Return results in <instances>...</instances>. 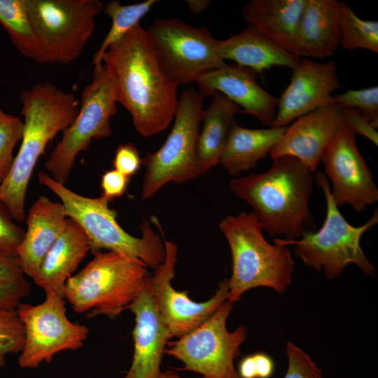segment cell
I'll return each mask as SVG.
<instances>
[{"instance_id":"1","label":"cell","mask_w":378,"mask_h":378,"mask_svg":"<svg viewBox=\"0 0 378 378\" xmlns=\"http://www.w3.org/2000/svg\"><path fill=\"white\" fill-rule=\"evenodd\" d=\"M115 99L144 137L166 130L174 118L178 85L163 69L152 41L139 24L111 45L101 58Z\"/></svg>"},{"instance_id":"2","label":"cell","mask_w":378,"mask_h":378,"mask_svg":"<svg viewBox=\"0 0 378 378\" xmlns=\"http://www.w3.org/2000/svg\"><path fill=\"white\" fill-rule=\"evenodd\" d=\"M272 160L265 172L233 178L229 187L253 208L262 229L270 236L295 240L316 227L309 209L314 173L292 156Z\"/></svg>"},{"instance_id":"3","label":"cell","mask_w":378,"mask_h":378,"mask_svg":"<svg viewBox=\"0 0 378 378\" xmlns=\"http://www.w3.org/2000/svg\"><path fill=\"white\" fill-rule=\"evenodd\" d=\"M24 118L20 149L0 185V201L18 221L24 220L27 189L34 169L48 143L76 118L79 100L48 81L36 83L20 94Z\"/></svg>"},{"instance_id":"4","label":"cell","mask_w":378,"mask_h":378,"mask_svg":"<svg viewBox=\"0 0 378 378\" xmlns=\"http://www.w3.org/2000/svg\"><path fill=\"white\" fill-rule=\"evenodd\" d=\"M218 227L232 255V275L227 279L228 298L232 303L257 287L285 292L291 284L294 260L287 246L269 243L253 212L241 211L225 216Z\"/></svg>"},{"instance_id":"5","label":"cell","mask_w":378,"mask_h":378,"mask_svg":"<svg viewBox=\"0 0 378 378\" xmlns=\"http://www.w3.org/2000/svg\"><path fill=\"white\" fill-rule=\"evenodd\" d=\"M93 259L65 284L64 298L75 312L89 317L118 316L136 299L150 274L140 260L107 251Z\"/></svg>"},{"instance_id":"6","label":"cell","mask_w":378,"mask_h":378,"mask_svg":"<svg viewBox=\"0 0 378 378\" xmlns=\"http://www.w3.org/2000/svg\"><path fill=\"white\" fill-rule=\"evenodd\" d=\"M38 178L59 197L66 216L84 230L93 253L102 249L115 251L139 259L154 270L163 262L165 258L163 239L155 233L148 221L141 223L142 235L135 237L118 224L115 211L109 208V201L102 196L92 198L78 195L44 172H38Z\"/></svg>"},{"instance_id":"7","label":"cell","mask_w":378,"mask_h":378,"mask_svg":"<svg viewBox=\"0 0 378 378\" xmlns=\"http://www.w3.org/2000/svg\"><path fill=\"white\" fill-rule=\"evenodd\" d=\"M314 178L326 198L327 211L323 225L317 232L306 233L300 239L275 238L273 243L283 246H295V254L306 265L317 271L323 270L330 279L340 276L349 264H354L365 274L374 276L377 270L365 255L360 239L368 230L377 224V209L365 224L353 226L345 220L335 204L325 174L317 172Z\"/></svg>"},{"instance_id":"8","label":"cell","mask_w":378,"mask_h":378,"mask_svg":"<svg viewBox=\"0 0 378 378\" xmlns=\"http://www.w3.org/2000/svg\"><path fill=\"white\" fill-rule=\"evenodd\" d=\"M40 46L39 64H67L83 52L103 11L99 0H24Z\"/></svg>"},{"instance_id":"9","label":"cell","mask_w":378,"mask_h":378,"mask_svg":"<svg viewBox=\"0 0 378 378\" xmlns=\"http://www.w3.org/2000/svg\"><path fill=\"white\" fill-rule=\"evenodd\" d=\"M204 96L194 88L178 97L174 122L163 145L141 160L146 167L141 198L152 197L170 182L182 183L197 178L200 170L197 142L202 120Z\"/></svg>"},{"instance_id":"10","label":"cell","mask_w":378,"mask_h":378,"mask_svg":"<svg viewBox=\"0 0 378 378\" xmlns=\"http://www.w3.org/2000/svg\"><path fill=\"white\" fill-rule=\"evenodd\" d=\"M78 112L62 131V136L44 166L50 176L64 185L79 153L88 149L92 139L109 137L110 120L117 113L112 78L104 65L93 71L92 80L83 89Z\"/></svg>"},{"instance_id":"11","label":"cell","mask_w":378,"mask_h":378,"mask_svg":"<svg viewBox=\"0 0 378 378\" xmlns=\"http://www.w3.org/2000/svg\"><path fill=\"white\" fill-rule=\"evenodd\" d=\"M233 303L227 300L203 323L178 338L167 342L164 353L184 364V369L204 378H240L234 360L246 340L247 329L239 326L230 332L226 322Z\"/></svg>"},{"instance_id":"12","label":"cell","mask_w":378,"mask_h":378,"mask_svg":"<svg viewBox=\"0 0 378 378\" xmlns=\"http://www.w3.org/2000/svg\"><path fill=\"white\" fill-rule=\"evenodd\" d=\"M44 292L43 302H22L16 309L25 334L18 360L22 369L36 368L43 362L50 363L59 352L80 349L89 333L86 326L68 318L64 298L50 290Z\"/></svg>"},{"instance_id":"13","label":"cell","mask_w":378,"mask_h":378,"mask_svg":"<svg viewBox=\"0 0 378 378\" xmlns=\"http://www.w3.org/2000/svg\"><path fill=\"white\" fill-rule=\"evenodd\" d=\"M146 31L163 69L178 86L195 83L226 64L216 51L217 39L204 27L178 19H155Z\"/></svg>"},{"instance_id":"14","label":"cell","mask_w":378,"mask_h":378,"mask_svg":"<svg viewBox=\"0 0 378 378\" xmlns=\"http://www.w3.org/2000/svg\"><path fill=\"white\" fill-rule=\"evenodd\" d=\"M162 237L165 258L150 276V288L159 314L167 328L169 337H181L207 320L228 298L227 279L218 284L215 294L208 300L197 302L188 295V291L174 288L172 281L177 260L176 244L167 240L156 216L151 217Z\"/></svg>"},{"instance_id":"15","label":"cell","mask_w":378,"mask_h":378,"mask_svg":"<svg viewBox=\"0 0 378 378\" xmlns=\"http://www.w3.org/2000/svg\"><path fill=\"white\" fill-rule=\"evenodd\" d=\"M356 133L344 123L326 150L321 162L332 186L338 207L346 203L356 212L378 201V189L356 142Z\"/></svg>"},{"instance_id":"16","label":"cell","mask_w":378,"mask_h":378,"mask_svg":"<svg viewBox=\"0 0 378 378\" xmlns=\"http://www.w3.org/2000/svg\"><path fill=\"white\" fill-rule=\"evenodd\" d=\"M340 85L334 62L301 59L279 98L274 127H286L297 118L335 103Z\"/></svg>"},{"instance_id":"17","label":"cell","mask_w":378,"mask_h":378,"mask_svg":"<svg viewBox=\"0 0 378 378\" xmlns=\"http://www.w3.org/2000/svg\"><path fill=\"white\" fill-rule=\"evenodd\" d=\"M343 124L341 108L336 104L317 108L287 126L270 155L272 160L281 156L296 158L314 173Z\"/></svg>"},{"instance_id":"18","label":"cell","mask_w":378,"mask_h":378,"mask_svg":"<svg viewBox=\"0 0 378 378\" xmlns=\"http://www.w3.org/2000/svg\"><path fill=\"white\" fill-rule=\"evenodd\" d=\"M258 74L237 64H225L202 75L195 83L204 97L220 93L241 106L240 112L255 117L270 127L275 119L279 98L257 83Z\"/></svg>"},{"instance_id":"19","label":"cell","mask_w":378,"mask_h":378,"mask_svg":"<svg viewBox=\"0 0 378 378\" xmlns=\"http://www.w3.org/2000/svg\"><path fill=\"white\" fill-rule=\"evenodd\" d=\"M149 281L150 278L127 308L135 316L134 354L124 378H158L162 372V356L170 339L154 302Z\"/></svg>"},{"instance_id":"20","label":"cell","mask_w":378,"mask_h":378,"mask_svg":"<svg viewBox=\"0 0 378 378\" xmlns=\"http://www.w3.org/2000/svg\"><path fill=\"white\" fill-rule=\"evenodd\" d=\"M68 220L62 204L45 195L32 204L26 219L27 230L16 253L26 276L33 278L36 274L45 255L66 229Z\"/></svg>"},{"instance_id":"21","label":"cell","mask_w":378,"mask_h":378,"mask_svg":"<svg viewBox=\"0 0 378 378\" xmlns=\"http://www.w3.org/2000/svg\"><path fill=\"white\" fill-rule=\"evenodd\" d=\"M340 36V6L336 0H304L297 29L295 49L300 58L330 57Z\"/></svg>"},{"instance_id":"22","label":"cell","mask_w":378,"mask_h":378,"mask_svg":"<svg viewBox=\"0 0 378 378\" xmlns=\"http://www.w3.org/2000/svg\"><path fill=\"white\" fill-rule=\"evenodd\" d=\"M90 251L88 238L82 227L69 218L66 229L45 255L32 278L43 289L64 298L65 284Z\"/></svg>"},{"instance_id":"23","label":"cell","mask_w":378,"mask_h":378,"mask_svg":"<svg viewBox=\"0 0 378 378\" xmlns=\"http://www.w3.org/2000/svg\"><path fill=\"white\" fill-rule=\"evenodd\" d=\"M216 51L224 61L232 60L260 74L274 66L293 70L301 59L248 26L227 39L217 40Z\"/></svg>"},{"instance_id":"24","label":"cell","mask_w":378,"mask_h":378,"mask_svg":"<svg viewBox=\"0 0 378 378\" xmlns=\"http://www.w3.org/2000/svg\"><path fill=\"white\" fill-rule=\"evenodd\" d=\"M304 4V0H252L241 14L248 27L297 56L296 34Z\"/></svg>"},{"instance_id":"25","label":"cell","mask_w":378,"mask_h":378,"mask_svg":"<svg viewBox=\"0 0 378 378\" xmlns=\"http://www.w3.org/2000/svg\"><path fill=\"white\" fill-rule=\"evenodd\" d=\"M286 128L248 129L239 125L234 120L219 164L229 175L239 177L242 172L255 168L259 160L270 153Z\"/></svg>"},{"instance_id":"26","label":"cell","mask_w":378,"mask_h":378,"mask_svg":"<svg viewBox=\"0 0 378 378\" xmlns=\"http://www.w3.org/2000/svg\"><path fill=\"white\" fill-rule=\"evenodd\" d=\"M206 111L197 142V159L200 175L219 164L234 116L241 108L225 96L215 93Z\"/></svg>"},{"instance_id":"27","label":"cell","mask_w":378,"mask_h":378,"mask_svg":"<svg viewBox=\"0 0 378 378\" xmlns=\"http://www.w3.org/2000/svg\"><path fill=\"white\" fill-rule=\"evenodd\" d=\"M0 24L25 57L40 62V46L24 0H0Z\"/></svg>"},{"instance_id":"28","label":"cell","mask_w":378,"mask_h":378,"mask_svg":"<svg viewBox=\"0 0 378 378\" xmlns=\"http://www.w3.org/2000/svg\"><path fill=\"white\" fill-rule=\"evenodd\" d=\"M156 0L122 5L118 0H111L104 4V13L111 19V26L95 52L92 64L94 71L102 66L101 58L107 48L122 38L145 16L156 4Z\"/></svg>"},{"instance_id":"29","label":"cell","mask_w":378,"mask_h":378,"mask_svg":"<svg viewBox=\"0 0 378 378\" xmlns=\"http://www.w3.org/2000/svg\"><path fill=\"white\" fill-rule=\"evenodd\" d=\"M340 45L349 50L363 49L378 53V22L360 18L344 1H340Z\"/></svg>"},{"instance_id":"30","label":"cell","mask_w":378,"mask_h":378,"mask_svg":"<svg viewBox=\"0 0 378 378\" xmlns=\"http://www.w3.org/2000/svg\"><path fill=\"white\" fill-rule=\"evenodd\" d=\"M16 255L0 251V311L16 310L31 292Z\"/></svg>"},{"instance_id":"31","label":"cell","mask_w":378,"mask_h":378,"mask_svg":"<svg viewBox=\"0 0 378 378\" xmlns=\"http://www.w3.org/2000/svg\"><path fill=\"white\" fill-rule=\"evenodd\" d=\"M24 326L16 310L0 311V368L8 354L21 353L24 345Z\"/></svg>"},{"instance_id":"32","label":"cell","mask_w":378,"mask_h":378,"mask_svg":"<svg viewBox=\"0 0 378 378\" xmlns=\"http://www.w3.org/2000/svg\"><path fill=\"white\" fill-rule=\"evenodd\" d=\"M335 103L341 108H351L369 119L378 127L377 85L359 90H349L334 95Z\"/></svg>"},{"instance_id":"33","label":"cell","mask_w":378,"mask_h":378,"mask_svg":"<svg viewBox=\"0 0 378 378\" xmlns=\"http://www.w3.org/2000/svg\"><path fill=\"white\" fill-rule=\"evenodd\" d=\"M23 122L18 118H10L0 123V185L8 176L13 164V151L21 141Z\"/></svg>"},{"instance_id":"34","label":"cell","mask_w":378,"mask_h":378,"mask_svg":"<svg viewBox=\"0 0 378 378\" xmlns=\"http://www.w3.org/2000/svg\"><path fill=\"white\" fill-rule=\"evenodd\" d=\"M288 368L284 378H323L309 356L291 342L286 346Z\"/></svg>"},{"instance_id":"35","label":"cell","mask_w":378,"mask_h":378,"mask_svg":"<svg viewBox=\"0 0 378 378\" xmlns=\"http://www.w3.org/2000/svg\"><path fill=\"white\" fill-rule=\"evenodd\" d=\"M12 218L8 207L0 201V251L16 255L25 231Z\"/></svg>"},{"instance_id":"36","label":"cell","mask_w":378,"mask_h":378,"mask_svg":"<svg viewBox=\"0 0 378 378\" xmlns=\"http://www.w3.org/2000/svg\"><path fill=\"white\" fill-rule=\"evenodd\" d=\"M141 164L139 152L133 144L127 142L117 148L113 161L114 169L130 178L139 169Z\"/></svg>"},{"instance_id":"37","label":"cell","mask_w":378,"mask_h":378,"mask_svg":"<svg viewBox=\"0 0 378 378\" xmlns=\"http://www.w3.org/2000/svg\"><path fill=\"white\" fill-rule=\"evenodd\" d=\"M341 111L345 125H348L356 134L364 136L377 146V127L369 119L354 109L341 108Z\"/></svg>"},{"instance_id":"38","label":"cell","mask_w":378,"mask_h":378,"mask_svg":"<svg viewBox=\"0 0 378 378\" xmlns=\"http://www.w3.org/2000/svg\"><path fill=\"white\" fill-rule=\"evenodd\" d=\"M129 179V177L114 169L106 172L101 181L102 196L108 201L122 196L126 190Z\"/></svg>"},{"instance_id":"39","label":"cell","mask_w":378,"mask_h":378,"mask_svg":"<svg viewBox=\"0 0 378 378\" xmlns=\"http://www.w3.org/2000/svg\"><path fill=\"white\" fill-rule=\"evenodd\" d=\"M257 378H270L274 370V363L270 356L264 353L253 354Z\"/></svg>"},{"instance_id":"40","label":"cell","mask_w":378,"mask_h":378,"mask_svg":"<svg viewBox=\"0 0 378 378\" xmlns=\"http://www.w3.org/2000/svg\"><path fill=\"white\" fill-rule=\"evenodd\" d=\"M237 373L240 378H257L253 355L247 356L241 360Z\"/></svg>"},{"instance_id":"41","label":"cell","mask_w":378,"mask_h":378,"mask_svg":"<svg viewBox=\"0 0 378 378\" xmlns=\"http://www.w3.org/2000/svg\"><path fill=\"white\" fill-rule=\"evenodd\" d=\"M211 1L209 0H188L187 5L188 9L193 14H199L209 6Z\"/></svg>"},{"instance_id":"42","label":"cell","mask_w":378,"mask_h":378,"mask_svg":"<svg viewBox=\"0 0 378 378\" xmlns=\"http://www.w3.org/2000/svg\"><path fill=\"white\" fill-rule=\"evenodd\" d=\"M158 378H183L172 370L164 371L160 373ZM204 378V377H198Z\"/></svg>"},{"instance_id":"43","label":"cell","mask_w":378,"mask_h":378,"mask_svg":"<svg viewBox=\"0 0 378 378\" xmlns=\"http://www.w3.org/2000/svg\"><path fill=\"white\" fill-rule=\"evenodd\" d=\"M12 115L6 113L1 108H0V123L4 122V120L8 119L11 117Z\"/></svg>"}]
</instances>
